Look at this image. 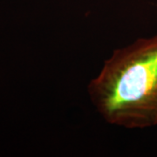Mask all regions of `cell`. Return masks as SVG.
Listing matches in <instances>:
<instances>
[{
	"instance_id": "1",
	"label": "cell",
	"mask_w": 157,
	"mask_h": 157,
	"mask_svg": "<svg viewBox=\"0 0 157 157\" xmlns=\"http://www.w3.org/2000/svg\"><path fill=\"white\" fill-rule=\"evenodd\" d=\"M87 91L107 123L128 129L157 126V33L114 51Z\"/></svg>"
}]
</instances>
